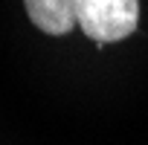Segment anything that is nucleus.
Listing matches in <instances>:
<instances>
[{"label": "nucleus", "instance_id": "obj_1", "mask_svg": "<svg viewBox=\"0 0 148 145\" xmlns=\"http://www.w3.org/2000/svg\"><path fill=\"white\" fill-rule=\"evenodd\" d=\"M76 12L87 38L110 44L136 32L139 0H76Z\"/></svg>", "mask_w": 148, "mask_h": 145}, {"label": "nucleus", "instance_id": "obj_2", "mask_svg": "<svg viewBox=\"0 0 148 145\" xmlns=\"http://www.w3.org/2000/svg\"><path fill=\"white\" fill-rule=\"evenodd\" d=\"M32 23L47 35H67L79 23L76 0H23Z\"/></svg>", "mask_w": 148, "mask_h": 145}]
</instances>
